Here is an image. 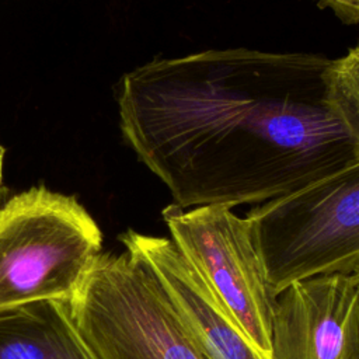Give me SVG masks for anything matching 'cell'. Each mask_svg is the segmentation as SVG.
I'll list each match as a JSON object with an SVG mask.
<instances>
[{
    "label": "cell",
    "mask_w": 359,
    "mask_h": 359,
    "mask_svg": "<svg viewBox=\"0 0 359 359\" xmlns=\"http://www.w3.org/2000/svg\"><path fill=\"white\" fill-rule=\"evenodd\" d=\"M171 240L255 348L269 359L273 294L250 219L224 205L161 212Z\"/></svg>",
    "instance_id": "5b68a950"
},
{
    "label": "cell",
    "mask_w": 359,
    "mask_h": 359,
    "mask_svg": "<svg viewBox=\"0 0 359 359\" xmlns=\"http://www.w3.org/2000/svg\"><path fill=\"white\" fill-rule=\"evenodd\" d=\"M67 304L98 359H206L157 278L128 251L101 252Z\"/></svg>",
    "instance_id": "277c9868"
},
{
    "label": "cell",
    "mask_w": 359,
    "mask_h": 359,
    "mask_svg": "<svg viewBox=\"0 0 359 359\" xmlns=\"http://www.w3.org/2000/svg\"><path fill=\"white\" fill-rule=\"evenodd\" d=\"M331 70L247 48L151 60L122 80L121 129L180 208L265 203L359 158Z\"/></svg>",
    "instance_id": "6da1fadb"
},
{
    "label": "cell",
    "mask_w": 359,
    "mask_h": 359,
    "mask_svg": "<svg viewBox=\"0 0 359 359\" xmlns=\"http://www.w3.org/2000/svg\"><path fill=\"white\" fill-rule=\"evenodd\" d=\"M275 296L314 275L359 262V158L247 215Z\"/></svg>",
    "instance_id": "3957f363"
},
{
    "label": "cell",
    "mask_w": 359,
    "mask_h": 359,
    "mask_svg": "<svg viewBox=\"0 0 359 359\" xmlns=\"http://www.w3.org/2000/svg\"><path fill=\"white\" fill-rule=\"evenodd\" d=\"M346 22H359V0H320Z\"/></svg>",
    "instance_id": "30bf717a"
},
{
    "label": "cell",
    "mask_w": 359,
    "mask_h": 359,
    "mask_svg": "<svg viewBox=\"0 0 359 359\" xmlns=\"http://www.w3.org/2000/svg\"><path fill=\"white\" fill-rule=\"evenodd\" d=\"M353 272L356 273V276H358V280H359V262L356 264V266L353 268Z\"/></svg>",
    "instance_id": "7c38bea8"
},
{
    "label": "cell",
    "mask_w": 359,
    "mask_h": 359,
    "mask_svg": "<svg viewBox=\"0 0 359 359\" xmlns=\"http://www.w3.org/2000/svg\"><path fill=\"white\" fill-rule=\"evenodd\" d=\"M0 359H98L69 304L39 300L0 311Z\"/></svg>",
    "instance_id": "ba28073f"
},
{
    "label": "cell",
    "mask_w": 359,
    "mask_h": 359,
    "mask_svg": "<svg viewBox=\"0 0 359 359\" xmlns=\"http://www.w3.org/2000/svg\"><path fill=\"white\" fill-rule=\"evenodd\" d=\"M269 359H359V280L331 272L273 296Z\"/></svg>",
    "instance_id": "8992f818"
},
{
    "label": "cell",
    "mask_w": 359,
    "mask_h": 359,
    "mask_svg": "<svg viewBox=\"0 0 359 359\" xmlns=\"http://www.w3.org/2000/svg\"><path fill=\"white\" fill-rule=\"evenodd\" d=\"M119 240L157 278L184 328L206 359H268L247 338L171 238L128 230Z\"/></svg>",
    "instance_id": "52a82bcc"
},
{
    "label": "cell",
    "mask_w": 359,
    "mask_h": 359,
    "mask_svg": "<svg viewBox=\"0 0 359 359\" xmlns=\"http://www.w3.org/2000/svg\"><path fill=\"white\" fill-rule=\"evenodd\" d=\"M101 250L102 233L74 196L43 187L13 196L0 208V311L69 303Z\"/></svg>",
    "instance_id": "7a4b0ae2"
},
{
    "label": "cell",
    "mask_w": 359,
    "mask_h": 359,
    "mask_svg": "<svg viewBox=\"0 0 359 359\" xmlns=\"http://www.w3.org/2000/svg\"><path fill=\"white\" fill-rule=\"evenodd\" d=\"M331 84L338 109L359 144V45L332 59Z\"/></svg>",
    "instance_id": "9c48e42d"
},
{
    "label": "cell",
    "mask_w": 359,
    "mask_h": 359,
    "mask_svg": "<svg viewBox=\"0 0 359 359\" xmlns=\"http://www.w3.org/2000/svg\"><path fill=\"white\" fill-rule=\"evenodd\" d=\"M3 156H4V149L0 144V187H1V178H3Z\"/></svg>",
    "instance_id": "8fae6325"
}]
</instances>
